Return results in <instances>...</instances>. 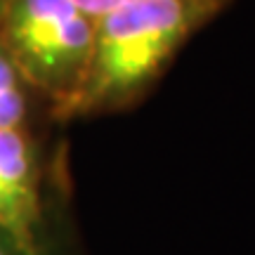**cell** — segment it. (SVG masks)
Returning a JSON list of instances; mask_svg holds the SVG:
<instances>
[{
	"label": "cell",
	"instance_id": "4",
	"mask_svg": "<svg viewBox=\"0 0 255 255\" xmlns=\"http://www.w3.org/2000/svg\"><path fill=\"white\" fill-rule=\"evenodd\" d=\"M31 88L0 45V128H21L28 119Z\"/></svg>",
	"mask_w": 255,
	"mask_h": 255
},
{
	"label": "cell",
	"instance_id": "1",
	"mask_svg": "<svg viewBox=\"0 0 255 255\" xmlns=\"http://www.w3.org/2000/svg\"><path fill=\"white\" fill-rule=\"evenodd\" d=\"M237 0H128L97 19L88 81L73 116L128 107L194 33Z\"/></svg>",
	"mask_w": 255,
	"mask_h": 255
},
{
	"label": "cell",
	"instance_id": "2",
	"mask_svg": "<svg viewBox=\"0 0 255 255\" xmlns=\"http://www.w3.org/2000/svg\"><path fill=\"white\" fill-rule=\"evenodd\" d=\"M95 28L97 21L73 0H7L0 45L55 114L73 116L90 71Z\"/></svg>",
	"mask_w": 255,
	"mask_h": 255
},
{
	"label": "cell",
	"instance_id": "3",
	"mask_svg": "<svg viewBox=\"0 0 255 255\" xmlns=\"http://www.w3.org/2000/svg\"><path fill=\"white\" fill-rule=\"evenodd\" d=\"M40 163L26 126L0 128V229L40 246Z\"/></svg>",
	"mask_w": 255,
	"mask_h": 255
},
{
	"label": "cell",
	"instance_id": "7",
	"mask_svg": "<svg viewBox=\"0 0 255 255\" xmlns=\"http://www.w3.org/2000/svg\"><path fill=\"white\" fill-rule=\"evenodd\" d=\"M5 5H7V0H0V19H2V12H5Z\"/></svg>",
	"mask_w": 255,
	"mask_h": 255
},
{
	"label": "cell",
	"instance_id": "6",
	"mask_svg": "<svg viewBox=\"0 0 255 255\" xmlns=\"http://www.w3.org/2000/svg\"><path fill=\"white\" fill-rule=\"evenodd\" d=\"M73 2H76L81 9H85V12H88L95 21H97V19L104 17L107 12L121 7V5H126L128 0H73Z\"/></svg>",
	"mask_w": 255,
	"mask_h": 255
},
{
	"label": "cell",
	"instance_id": "5",
	"mask_svg": "<svg viewBox=\"0 0 255 255\" xmlns=\"http://www.w3.org/2000/svg\"><path fill=\"white\" fill-rule=\"evenodd\" d=\"M0 255H43V251L36 244L14 237L7 229H0Z\"/></svg>",
	"mask_w": 255,
	"mask_h": 255
}]
</instances>
